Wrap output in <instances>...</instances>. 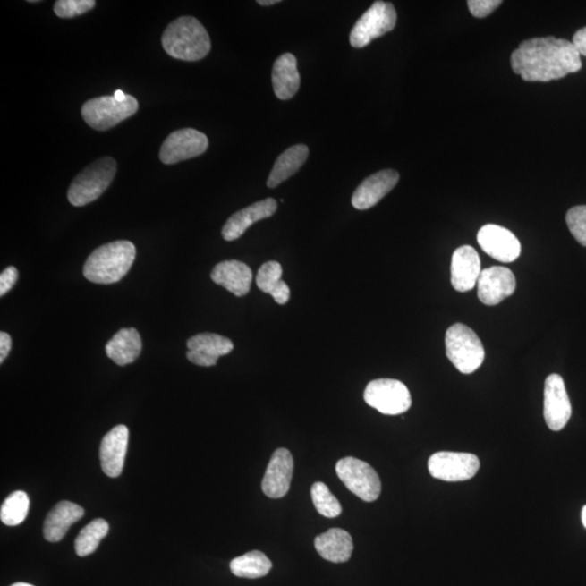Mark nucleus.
I'll use <instances>...</instances> for the list:
<instances>
[{
	"label": "nucleus",
	"mask_w": 586,
	"mask_h": 586,
	"mask_svg": "<svg viewBox=\"0 0 586 586\" xmlns=\"http://www.w3.org/2000/svg\"><path fill=\"white\" fill-rule=\"evenodd\" d=\"M12 586H34V585L29 584V583H24V582H19V583H14Z\"/></svg>",
	"instance_id": "40"
},
{
	"label": "nucleus",
	"mask_w": 586,
	"mask_h": 586,
	"mask_svg": "<svg viewBox=\"0 0 586 586\" xmlns=\"http://www.w3.org/2000/svg\"><path fill=\"white\" fill-rule=\"evenodd\" d=\"M283 268L276 261H269L259 268L257 285L263 293L271 294L275 302L284 305L290 298V288L282 279Z\"/></svg>",
	"instance_id": "27"
},
{
	"label": "nucleus",
	"mask_w": 586,
	"mask_h": 586,
	"mask_svg": "<svg viewBox=\"0 0 586 586\" xmlns=\"http://www.w3.org/2000/svg\"><path fill=\"white\" fill-rule=\"evenodd\" d=\"M13 341L6 333H0V363L7 359L10 350H12Z\"/></svg>",
	"instance_id": "36"
},
{
	"label": "nucleus",
	"mask_w": 586,
	"mask_h": 586,
	"mask_svg": "<svg viewBox=\"0 0 586 586\" xmlns=\"http://www.w3.org/2000/svg\"><path fill=\"white\" fill-rule=\"evenodd\" d=\"M477 284L479 299L483 304L493 307L514 293L516 277L507 268L492 267L481 271Z\"/></svg>",
	"instance_id": "14"
},
{
	"label": "nucleus",
	"mask_w": 586,
	"mask_h": 586,
	"mask_svg": "<svg viewBox=\"0 0 586 586\" xmlns=\"http://www.w3.org/2000/svg\"><path fill=\"white\" fill-rule=\"evenodd\" d=\"M477 239L483 251L499 262L512 263L521 256L522 244L507 228L488 224L479 231Z\"/></svg>",
	"instance_id": "13"
},
{
	"label": "nucleus",
	"mask_w": 586,
	"mask_h": 586,
	"mask_svg": "<svg viewBox=\"0 0 586 586\" xmlns=\"http://www.w3.org/2000/svg\"><path fill=\"white\" fill-rule=\"evenodd\" d=\"M187 359L192 364L211 367L217 365L218 358L231 353L234 344L231 340L217 334H199L187 341Z\"/></svg>",
	"instance_id": "16"
},
{
	"label": "nucleus",
	"mask_w": 586,
	"mask_h": 586,
	"mask_svg": "<svg viewBox=\"0 0 586 586\" xmlns=\"http://www.w3.org/2000/svg\"><path fill=\"white\" fill-rule=\"evenodd\" d=\"M400 175L395 170H384L367 177L352 196V205L358 210H369L388 195L399 183Z\"/></svg>",
	"instance_id": "18"
},
{
	"label": "nucleus",
	"mask_w": 586,
	"mask_h": 586,
	"mask_svg": "<svg viewBox=\"0 0 586 586\" xmlns=\"http://www.w3.org/2000/svg\"><path fill=\"white\" fill-rule=\"evenodd\" d=\"M208 137L195 129L178 130L167 137L160 149V160L165 165L192 159L205 154Z\"/></svg>",
	"instance_id": "11"
},
{
	"label": "nucleus",
	"mask_w": 586,
	"mask_h": 586,
	"mask_svg": "<svg viewBox=\"0 0 586 586\" xmlns=\"http://www.w3.org/2000/svg\"><path fill=\"white\" fill-rule=\"evenodd\" d=\"M293 475V457L287 448L273 453L262 481L265 496L280 498L289 492Z\"/></svg>",
	"instance_id": "15"
},
{
	"label": "nucleus",
	"mask_w": 586,
	"mask_h": 586,
	"mask_svg": "<svg viewBox=\"0 0 586 586\" xmlns=\"http://www.w3.org/2000/svg\"><path fill=\"white\" fill-rule=\"evenodd\" d=\"M129 435V428L119 425L104 437L99 456L101 468L106 476L117 478L123 471Z\"/></svg>",
	"instance_id": "17"
},
{
	"label": "nucleus",
	"mask_w": 586,
	"mask_h": 586,
	"mask_svg": "<svg viewBox=\"0 0 586 586\" xmlns=\"http://www.w3.org/2000/svg\"><path fill=\"white\" fill-rule=\"evenodd\" d=\"M275 95L280 100H288L298 93L300 74L297 59L292 54H284L275 61L272 73Z\"/></svg>",
	"instance_id": "24"
},
{
	"label": "nucleus",
	"mask_w": 586,
	"mask_h": 586,
	"mask_svg": "<svg viewBox=\"0 0 586 586\" xmlns=\"http://www.w3.org/2000/svg\"><path fill=\"white\" fill-rule=\"evenodd\" d=\"M162 45L172 58L198 61L207 57L211 39L203 25L193 17H181L167 25Z\"/></svg>",
	"instance_id": "3"
},
{
	"label": "nucleus",
	"mask_w": 586,
	"mask_h": 586,
	"mask_svg": "<svg viewBox=\"0 0 586 586\" xmlns=\"http://www.w3.org/2000/svg\"><path fill=\"white\" fill-rule=\"evenodd\" d=\"M142 343L139 331L135 328H123L114 335L106 345V353L116 365L125 366L139 359Z\"/></svg>",
	"instance_id": "25"
},
{
	"label": "nucleus",
	"mask_w": 586,
	"mask_h": 586,
	"mask_svg": "<svg viewBox=\"0 0 586 586\" xmlns=\"http://www.w3.org/2000/svg\"><path fill=\"white\" fill-rule=\"evenodd\" d=\"M570 233L581 246L586 247V206L570 208L565 216Z\"/></svg>",
	"instance_id": "32"
},
{
	"label": "nucleus",
	"mask_w": 586,
	"mask_h": 586,
	"mask_svg": "<svg viewBox=\"0 0 586 586\" xmlns=\"http://www.w3.org/2000/svg\"><path fill=\"white\" fill-rule=\"evenodd\" d=\"M280 3L279 0H259L258 4L261 6H272V4H276Z\"/></svg>",
	"instance_id": "38"
},
{
	"label": "nucleus",
	"mask_w": 586,
	"mask_h": 586,
	"mask_svg": "<svg viewBox=\"0 0 586 586\" xmlns=\"http://www.w3.org/2000/svg\"><path fill=\"white\" fill-rule=\"evenodd\" d=\"M582 522L586 528V506H584L582 509Z\"/></svg>",
	"instance_id": "39"
},
{
	"label": "nucleus",
	"mask_w": 586,
	"mask_h": 586,
	"mask_svg": "<svg viewBox=\"0 0 586 586\" xmlns=\"http://www.w3.org/2000/svg\"><path fill=\"white\" fill-rule=\"evenodd\" d=\"M446 355L463 374H472L480 367L486 356L481 340L475 331L463 324H455L446 335Z\"/></svg>",
	"instance_id": "5"
},
{
	"label": "nucleus",
	"mask_w": 586,
	"mask_h": 586,
	"mask_svg": "<svg viewBox=\"0 0 586 586\" xmlns=\"http://www.w3.org/2000/svg\"><path fill=\"white\" fill-rule=\"evenodd\" d=\"M108 533L109 523L101 518L95 519L81 529L74 544L78 556L86 557L93 554Z\"/></svg>",
	"instance_id": "29"
},
{
	"label": "nucleus",
	"mask_w": 586,
	"mask_h": 586,
	"mask_svg": "<svg viewBox=\"0 0 586 586\" xmlns=\"http://www.w3.org/2000/svg\"><path fill=\"white\" fill-rule=\"evenodd\" d=\"M309 148L305 145H295L279 156L268 176V186L276 188L295 174L308 160Z\"/></svg>",
	"instance_id": "26"
},
{
	"label": "nucleus",
	"mask_w": 586,
	"mask_h": 586,
	"mask_svg": "<svg viewBox=\"0 0 586 586\" xmlns=\"http://www.w3.org/2000/svg\"><path fill=\"white\" fill-rule=\"evenodd\" d=\"M479 468V458L468 453L439 452L428 462L430 475L447 482L469 480L477 475Z\"/></svg>",
	"instance_id": "10"
},
{
	"label": "nucleus",
	"mask_w": 586,
	"mask_h": 586,
	"mask_svg": "<svg viewBox=\"0 0 586 586\" xmlns=\"http://www.w3.org/2000/svg\"><path fill=\"white\" fill-rule=\"evenodd\" d=\"M315 548L324 559L340 564L348 562L353 553V539L344 529H329L315 539Z\"/></svg>",
	"instance_id": "23"
},
{
	"label": "nucleus",
	"mask_w": 586,
	"mask_h": 586,
	"mask_svg": "<svg viewBox=\"0 0 586 586\" xmlns=\"http://www.w3.org/2000/svg\"><path fill=\"white\" fill-rule=\"evenodd\" d=\"M139 111V101L131 95L124 100L115 96H103L90 99L81 106L86 123L97 131H106L129 119Z\"/></svg>",
	"instance_id": "6"
},
{
	"label": "nucleus",
	"mask_w": 586,
	"mask_h": 586,
	"mask_svg": "<svg viewBox=\"0 0 586 586\" xmlns=\"http://www.w3.org/2000/svg\"><path fill=\"white\" fill-rule=\"evenodd\" d=\"M19 278L18 269L14 267H9L0 275V295L4 297L9 293Z\"/></svg>",
	"instance_id": "35"
},
{
	"label": "nucleus",
	"mask_w": 586,
	"mask_h": 586,
	"mask_svg": "<svg viewBox=\"0 0 586 586\" xmlns=\"http://www.w3.org/2000/svg\"><path fill=\"white\" fill-rule=\"evenodd\" d=\"M467 4L473 17L484 18L491 14L499 4H502V2L501 0H469Z\"/></svg>",
	"instance_id": "34"
},
{
	"label": "nucleus",
	"mask_w": 586,
	"mask_h": 586,
	"mask_svg": "<svg viewBox=\"0 0 586 586\" xmlns=\"http://www.w3.org/2000/svg\"><path fill=\"white\" fill-rule=\"evenodd\" d=\"M29 509L30 499L28 494L22 491H15L4 499L2 509H0V518L7 526H18L27 518Z\"/></svg>",
	"instance_id": "30"
},
{
	"label": "nucleus",
	"mask_w": 586,
	"mask_h": 586,
	"mask_svg": "<svg viewBox=\"0 0 586 586\" xmlns=\"http://www.w3.org/2000/svg\"><path fill=\"white\" fill-rule=\"evenodd\" d=\"M95 6V0H58L54 10L59 18L70 19L84 14Z\"/></svg>",
	"instance_id": "33"
},
{
	"label": "nucleus",
	"mask_w": 586,
	"mask_h": 586,
	"mask_svg": "<svg viewBox=\"0 0 586 586\" xmlns=\"http://www.w3.org/2000/svg\"><path fill=\"white\" fill-rule=\"evenodd\" d=\"M367 404L384 415H400L410 410L412 397L409 389L399 380L376 379L367 385L364 392Z\"/></svg>",
	"instance_id": "9"
},
{
	"label": "nucleus",
	"mask_w": 586,
	"mask_h": 586,
	"mask_svg": "<svg viewBox=\"0 0 586 586\" xmlns=\"http://www.w3.org/2000/svg\"><path fill=\"white\" fill-rule=\"evenodd\" d=\"M480 273V258L475 249L463 246L455 250L451 264V283L457 292L467 293L475 288Z\"/></svg>",
	"instance_id": "20"
},
{
	"label": "nucleus",
	"mask_w": 586,
	"mask_h": 586,
	"mask_svg": "<svg viewBox=\"0 0 586 586\" xmlns=\"http://www.w3.org/2000/svg\"><path fill=\"white\" fill-rule=\"evenodd\" d=\"M514 72L527 81H550L578 72L582 68L574 44L556 38L524 40L512 54Z\"/></svg>",
	"instance_id": "1"
},
{
	"label": "nucleus",
	"mask_w": 586,
	"mask_h": 586,
	"mask_svg": "<svg viewBox=\"0 0 586 586\" xmlns=\"http://www.w3.org/2000/svg\"><path fill=\"white\" fill-rule=\"evenodd\" d=\"M272 562L259 550H252L234 558L231 562L234 575L239 578L258 579L268 575L272 569Z\"/></svg>",
	"instance_id": "28"
},
{
	"label": "nucleus",
	"mask_w": 586,
	"mask_h": 586,
	"mask_svg": "<svg viewBox=\"0 0 586 586\" xmlns=\"http://www.w3.org/2000/svg\"><path fill=\"white\" fill-rule=\"evenodd\" d=\"M211 278L218 286L227 289L236 297H244L250 292L253 275L247 264L232 259L218 263L213 268Z\"/></svg>",
	"instance_id": "21"
},
{
	"label": "nucleus",
	"mask_w": 586,
	"mask_h": 586,
	"mask_svg": "<svg viewBox=\"0 0 586 586\" xmlns=\"http://www.w3.org/2000/svg\"><path fill=\"white\" fill-rule=\"evenodd\" d=\"M573 409L562 376L549 375L545 380L544 418L550 430L560 431L568 424Z\"/></svg>",
	"instance_id": "12"
},
{
	"label": "nucleus",
	"mask_w": 586,
	"mask_h": 586,
	"mask_svg": "<svg viewBox=\"0 0 586 586\" xmlns=\"http://www.w3.org/2000/svg\"><path fill=\"white\" fill-rule=\"evenodd\" d=\"M277 211V202L273 198L253 203L242 208L228 218L222 229V236L226 242H234L241 238L254 223L265 220L274 216Z\"/></svg>",
	"instance_id": "19"
},
{
	"label": "nucleus",
	"mask_w": 586,
	"mask_h": 586,
	"mask_svg": "<svg viewBox=\"0 0 586 586\" xmlns=\"http://www.w3.org/2000/svg\"><path fill=\"white\" fill-rule=\"evenodd\" d=\"M135 259L134 243L127 241L106 243L89 257L83 269L84 276L94 284H115L130 272Z\"/></svg>",
	"instance_id": "2"
},
{
	"label": "nucleus",
	"mask_w": 586,
	"mask_h": 586,
	"mask_svg": "<svg viewBox=\"0 0 586 586\" xmlns=\"http://www.w3.org/2000/svg\"><path fill=\"white\" fill-rule=\"evenodd\" d=\"M310 496H312L316 511L322 516L335 518L343 512V507H341L338 499L330 492L325 483L315 482L312 488H310Z\"/></svg>",
	"instance_id": "31"
},
{
	"label": "nucleus",
	"mask_w": 586,
	"mask_h": 586,
	"mask_svg": "<svg viewBox=\"0 0 586 586\" xmlns=\"http://www.w3.org/2000/svg\"><path fill=\"white\" fill-rule=\"evenodd\" d=\"M573 43L579 50L580 55L586 57V28L579 30L574 34Z\"/></svg>",
	"instance_id": "37"
},
{
	"label": "nucleus",
	"mask_w": 586,
	"mask_h": 586,
	"mask_svg": "<svg viewBox=\"0 0 586 586\" xmlns=\"http://www.w3.org/2000/svg\"><path fill=\"white\" fill-rule=\"evenodd\" d=\"M116 174L114 157H104L91 163L71 183L68 199L74 207H84L98 199Z\"/></svg>",
	"instance_id": "4"
},
{
	"label": "nucleus",
	"mask_w": 586,
	"mask_h": 586,
	"mask_svg": "<svg viewBox=\"0 0 586 586\" xmlns=\"http://www.w3.org/2000/svg\"><path fill=\"white\" fill-rule=\"evenodd\" d=\"M84 509L78 504L63 501L49 512L44 523V537L48 542H59L72 524L84 516Z\"/></svg>",
	"instance_id": "22"
},
{
	"label": "nucleus",
	"mask_w": 586,
	"mask_h": 586,
	"mask_svg": "<svg viewBox=\"0 0 586 586\" xmlns=\"http://www.w3.org/2000/svg\"><path fill=\"white\" fill-rule=\"evenodd\" d=\"M397 14L394 4L386 2H375L361 15L350 34V44L354 48H363L374 39L391 32L395 28Z\"/></svg>",
	"instance_id": "7"
},
{
	"label": "nucleus",
	"mask_w": 586,
	"mask_h": 586,
	"mask_svg": "<svg viewBox=\"0 0 586 586\" xmlns=\"http://www.w3.org/2000/svg\"><path fill=\"white\" fill-rule=\"evenodd\" d=\"M335 471L344 486L363 501L375 502L380 497V478L369 463L355 457H345L337 463Z\"/></svg>",
	"instance_id": "8"
}]
</instances>
